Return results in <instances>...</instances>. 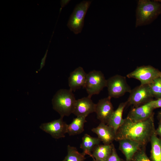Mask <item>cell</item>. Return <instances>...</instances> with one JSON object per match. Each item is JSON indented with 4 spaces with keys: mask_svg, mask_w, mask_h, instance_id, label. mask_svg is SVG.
Instances as JSON below:
<instances>
[{
    "mask_svg": "<svg viewBox=\"0 0 161 161\" xmlns=\"http://www.w3.org/2000/svg\"><path fill=\"white\" fill-rule=\"evenodd\" d=\"M154 114L146 119L139 121L132 120L126 117L116 132L115 140L129 139L145 147L155 132Z\"/></svg>",
    "mask_w": 161,
    "mask_h": 161,
    "instance_id": "cell-1",
    "label": "cell"
},
{
    "mask_svg": "<svg viewBox=\"0 0 161 161\" xmlns=\"http://www.w3.org/2000/svg\"><path fill=\"white\" fill-rule=\"evenodd\" d=\"M137 2L136 27L150 24L161 14V3L157 0H139Z\"/></svg>",
    "mask_w": 161,
    "mask_h": 161,
    "instance_id": "cell-2",
    "label": "cell"
},
{
    "mask_svg": "<svg viewBox=\"0 0 161 161\" xmlns=\"http://www.w3.org/2000/svg\"><path fill=\"white\" fill-rule=\"evenodd\" d=\"M76 101L72 90L61 89L57 92L52 99L53 108L60 114V117L68 116L73 113Z\"/></svg>",
    "mask_w": 161,
    "mask_h": 161,
    "instance_id": "cell-3",
    "label": "cell"
},
{
    "mask_svg": "<svg viewBox=\"0 0 161 161\" xmlns=\"http://www.w3.org/2000/svg\"><path fill=\"white\" fill-rule=\"evenodd\" d=\"M91 2L89 0L82 1L76 6L70 16L67 26L75 34L81 32L84 26L85 17Z\"/></svg>",
    "mask_w": 161,
    "mask_h": 161,
    "instance_id": "cell-4",
    "label": "cell"
},
{
    "mask_svg": "<svg viewBox=\"0 0 161 161\" xmlns=\"http://www.w3.org/2000/svg\"><path fill=\"white\" fill-rule=\"evenodd\" d=\"M109 96L111 98H118L126 93H130V87L128 84L125 76L117 75L107 80Z\"/></svg>",
    "mask_w": 161,
    "mask_h": 161,
    "instance_id": "cell-5",
    "label": "cell"
},
{
    "mask_svg": "<svg viewBox=\"0 0 161 161\" xmlns=\"http://www.w3.org/2000/svg\"><path fill=\"white\" fill-rule=\"evenodd\" d=\"M107 80L103 74L100 71L94 70L87 74L84 88L91 97L94 95L98 94L103 89L106 87Z\"/></svg>",
    "mask_w": 161,
    "mask_h": 161,
    "instance_id": "cell-6",
    "label": "cell"
},
{
    "mask_svg": "<svg viewBox=\"0 0 161 161\" xmlns=\"http://www.w3.org/2000/svg\"><path fill=\"white\" fill-rule=\"evenodd\" d=\"M161 72L150 65L138 66L134 70L128 73L126 77L139 80L142 85L148 84L154 79L160 77Z\"/></svg>",
    "mask_w": 161,
    "mask_h": 161,
    "instance_id": "cell-7",
    "label": "cell"
},
{
    "mask_svg": "<svg viewBox=\"0 0 161 161\" xmlns=\"http://www.w3.org/2000/svg\"><path fill=\"white\" fill-rule=\"evenodd\" d=\"M130 93L126 101L127 105H132L135 107L149 102L153 97L148 84H140L131 90Z\"/></svg>",
    "mask_w": 161,
    "mask_h": 161,
    "instance_id": "cell-8",
    "label": "cell"
},
{
    "mask_svg": "<svg viewBox=\"0 0 161 161\" xmlns=\"http://www.w3.org/2000/svg\"><path fill=\"white\" fill-rule=\"evenodd\" d=\"M68 124L60 117L51 122L42 123L40 128L50 134L53 138L58 139L64 137L67 133Z\"/></svg>",
    "mask_w": 161,
    "mask_h": 161,
    "instance_id": "cell-9",
    "label": "cell"
},
{
    "mask_svg": "<svg viewBox=\"0 0 161 161\" xmlns=\"http://www.w3.org/2000/svg\"><path fill=\"white\" fill-rule=\"evenodd\" d=\"M111 98L108 96L99 100L96 104L95 112L97 118L101 123L106 124L114 111Z\"/></svg>",
    "mask_w": 161,
    "mask_h": 161,
    "instance_id": "cell-10",
    "label": "cell"
},
{
    "mask_svg": "<svg viewBox=\"0 0 161 161\" xmlns=\"http://www.w3.org/2000/svg\"><path fill=\"white\" fill-rule=\"evenodd\" d=\"M96 104L91 97L88 96L76 100L73 114L77 116L86 117L89 114L95 112Z\"/></svg>",
    "mask_w": 161,
    "mask_h": 161,
    "instance_id": "cell-11",
    "label": "cell"
},
{
    "mask_svg": "<svg viewBox=\"0 0 161 161\" xmlns=\"http://www.w3.org/2000/svg\"><path fill=\"white\" fill-rule=\"evenodd\" d=\"M92 131L95 133L98 137L104 144H110L115 140L116 132L112 127L106 124L101 123Z\"/></svg>",
    "mask_w": 161,
    "mask_h": 161,
    "instance_id": "cell-12",
    "label": "cell"
},
{
    "mask_svg": "<svg viewBox=\"0 0 161 161\" xmlns=\"http://www.w3.org/2000/svg\"><path fill=\"white\" fill-rule=\"evenodd\" d=\"M87 74L83 68L79 66L72 72L68 78V84L70 89L73 91L82 87L84 88Z\"/></svg>",
    "mask_w": 161,
    "mask_h": 161,
    "instance_id": "cell-13",
    "label": "cell"
},
{
    "mask_svg": "<svg viewBox=\"0 0 161 161\" xmlns=\"http://www.w3.org/2000/svg\"><path fill=\"white\" fill-rule=\"evenodd\" d=\"M119 149L124 155L126 161H131L136 153L143 146L138 143L129 139L119 140Z\"/></svg>",
    "mask_w": 161,
    "mask_h": 161,
    "instance_id": "cell-14",
    "label": "cell"
},
{
    "mask_svg": "<svg viewBox=\"0 0 161 161\" xmlns=\"http://www.w3.org/2000/svg\"><path fill=\"white\" fill-rule=\"evenodd\" d=\"M154 110L148 102L133 108L130 111L127 117L135 121L143 120L149 118L154 114Z\"/></svg>",
    "mask_w": 161,
    "mask_h": 161,
    "instance_id": "cell-15",
    "label": "cell"
},
{
    "mask_svg": "<svg viewBox=\"0 0 161 161\" xmlns=\"http://www.w3.org/2000/svg\"><path fill=\"white\" fill-rule=\"evenodd\" d=\"M127 104V101L120 103L117 109L114 111L107 124L113 128L116 132L123 122V114Z\"/></svg>",
    "mask_w": 161,
    "mask_h": 161,
    "instance_id": "cell-16",
    "label": "cell"
},
{
    "mask_svg": "<svg viewBox=\"0 0 161 161\" xmlns=\"http://www.w3.org/2000/svg\"><path fill=\"white\" fill-rule=\"evenodd\" d=\"M101 141L98 137H93L85 134L82 137L80 148L84 154L88 155L92 157L93 150L96 146L100 144Z\"/></svg>",
    "mask_w": 161,
    "mask_h": 161,
    "instance_id": "cell-17",
    "label": "cell"
},
{
    "mask_svg": "<svg viewBox=\"0 0 161 161\" xmlns=\"http://www.w3.org/2000/svg\"><path fill=\"white\" fill-rule=\"evenodd\" d=\"M114 144L100 145L96 146L93 150L92 157L93 159L107 161L111 154Z\"/></svg>",
    "mask_w": 161,
    "mask_h": 161,
    "instance_id": "cell-18",
    "label": "cell"
},
{
    "mask_svg": "<svg viewBox=\"0 0 161 161\" xmlns=\"http://www.w3.org/2000/svg\"><path fill=\"white\" fill-rule=\"evenodd\" d=\"M86 118L85 117L77 116L68 124L67 133L69 135L79 134L84 131V125L87 122Z\"/></svg>",
    "mask_w": 161,
    "mask_h": 161,
    "instance_id": "cell-19",
    "label": "cell"
},
{
    "mask_svg": "<svg viewBox=\"0 0 161 161\" xmlns=\"http://www.w3.org/2000/svg\"><path fill=\"white\" fill-rule=\"evenodd\" d=\"M150 142L151 161H161V138L158 137L155 132L151 137Z\"/></svg>",
    "mask_w": 161,
    "mask_h": 161,
    "instance_id": "cell-20",
    "label": "cell"
},
{
    "mask_svg": "<svg viewBox=\"0 0 161 161\" xmlns=\"http://www.w3.org/2000/svg\"><path fill=\"white\" fill-rule=\"evenodd\" d=\"M85 155L78 151L76 147L67 146V154L63 161H84Z\"/></svg>",
    "mask_w": 161,
    "mask_h": 161,
    "instance_id": "cell-21",
    "label": "cell"
},
{
    "mask_svg": "<svg viewBox=\"0 0 161 161\" xmlns=\"http://www.w3.org/2000/svg\"><path fill=\"white\" fill-rule=\"evenodd\" d=\"M153 97L157 99L161 97V77L157 78L148 84Z\"/></svg>",
    "mask_w": 161,
    "mask_h": 161,
    "instance_id": "cell-22",
    "label": "cell"
},
{
    "mask_svg": "<svg viewBox=\"0 0 161 161\" xmlns=\"http://www.w3.org/2000/svg\"><path fill=\"white\" fill-rule=\"evenodd\" d=\"M131 161H151L146 154L145 146H142L136 153Z\"/></svg>",
    "mask_w": 161,
    "mask_h": 161,
    "instance_id": "cell-23",
    "label": "cell"
},
{
    "mask_svg": "<svg viewBox=\"0 0 161 161\" xmlns=\"http://www.w3.org/2000/svg\"><path fill=\"white\" fill-rule=\"evenodd\" d=\"M123 160L118 155L114 146L113 145L112 153L107 161H123Z\"/></svg>",
    "mask_w": 161,
    "mask_h": 161,
    "instance_id": "cell-24",
    "label": "cell"
},
{
    "mask_svg": "<svg viewBox=\"0 0 161 161\" xmlns=\"http://www.w3.org/2000/svg\"><path fill=\"white\" fill-rule=\"evenodd\" d=\"M148 103L151 107L154 109L161 108V97L157 99L156 100H152Z\"/></svg>",
    "mask_w": 161,
    "mask_h": 161,
    "instance_id": "cell-25",
    "label": "cell"
},
{
    "mask_svg": "<svg viewBox=\"0 0 161 161\" xmlns=\"http://www.w3.org/2000/svg\"><path fill=\"white\" fill-rule=\"evenodd\" d=\"M155 134L161 138V121H159L158 127L155 130Z\"/></svg>",
    "mask_w": 161,
    "mask_h": 161,
    "instance_id": "cell-26",
    "label": "cell"
},
{
    "mask_svg": "<svg viewBox=\"0 0 161 161\" xmlns=\"http://www.w3.org/2000/svg\"><path fill=\"white\" fill-rule=\"evenodd\" d=\"M48 50H47L44 57L42 58L41 63L40 70H41L44 66L45 60L47 57Z\"/></svg>",
    "mask_w": 161,
    "mask_h": 161,
    "instance_id": "cell-27",
    "label": "cell"
},
{
    "mask_svg": "<svg viewBox=\"0 0 161 161\" xmlns=\"http://www.w3.org/2000/svg\"><path fill=\"white\" fill-rule=\"evenodd\" d=\"M70 1L69 0H64L61 1V5L62 7L66 6Z\"/></svg>",
    "mask_w": 161,
    "mask_h": 161,
    "instance_id": "cell-28",
    "label": "cell"
},
{
    "mask_svg": "<svg viewBox=\"0 0 161 161\" xmlns=\"http://www.w3.org/2000/svg\"><path fill=\"white\" fill-rule=\"evenodd\" d=\"M157 117L159 121H161V111L158 113Z\"/></svg>",
    "mask_w": 161,
    "mask_h": 161,
    "instance_id": "cell-29",
    "label": "cell"
},
{
    "mask_svg": "<svg viewBox=\"0 0 161 161\" xmlns=\"http://www.w3.org/2000/svg\"><path fill=\"white\" fill-rule=\"evenodd\" d=\"M93 161H102L100 160H99L93 159Z\"/></svg>",
    "mask_w": 161,
    "mask_h": 161,
    "instance_id": "cell-30",
    "label": "cell"
},
{
    "mask_svg": "<svg viewBox=\"0 0 161 161\" xmlns=\"http://www.w3.org/2000/svg\"><path fill=\"white\" fill-rule=\"evenodd\" d=\"M157 1L160 2H161V0H157Z\"/></svg>",
    "mask_w": 161,
    "mask_h": 161,
    "instance_id": "cell-31",
    "label": "cell"
},
{
    "mask_svg": "<svg viewBox=\"0 0 161 161\" xmlns=\"http://www.w3.org/2000/svg\"><path fill=\"white\" fill-rule=\"evenodd\" d=\"M160 76L161 77V75H160Z\"/></svg>",
    "mask_w": 161,
    "mask_h": 161,
    "instance_id": "cell-32",
    "label": "cell"
},
{
    "mask_svg": "<svg viewBox=\"0 0 161 161\" xmlns=\"http://www.w3.org/2000/svg\"><path fill=\"white\" fill-rule=\"evenodd\" d=\"M123 161H124V160H123Z\"/></svg>",
    "mask_w": 161,
    "mask_h": 161,
    "instance_id": "cell-33",
    "label": "cell"
}]
</instances>
